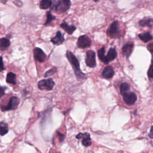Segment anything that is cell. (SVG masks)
<instances>
[{
    "label": "cell",
    "mask_w": 153,
    "mask_h": 153,
    "mask_svg": "<svg viewBox=\"0 0 153 153\" xmlns=\"http://www.w3.org/2000/svg\"><path fill=\"white\" fill-rule=\"evenodd\" d=\"M60 27L68 33L72 34L73 32L76 30V27L73 25H69L65 22H63L60 24Z\"/></svg>",
    "instance_id": "cell-14"
},
{
    "label": "cell",
    "mask_w": 153,
    "mask_h": 153,
    "mask_svg": "<svg viewBox=\"0 0 153 153\" xmlns=\"http://www.w3.org/2000/svg\"><path fill=\"white\" fill-rule=\"evenodd\" d=\"M33 56L36 60L39 62H43L46 59V54L39 48L36 47L33 50Z\"/></svg>",
    "instance_id": "cell-9"
},
{
    "label": "cell",
    "mask_w": 153,
    "mask_h": 153,
    "mask_svg": "<svg viewBox=\"0 0 153 153\" xmlns=\"http://www.w3.org/2000/svg\"><path fill=\"white\" fill-rule=\"evenodd\" d=\"M149 136H150V137H151V138H152V136H153V135H152V126H151V130H150Z\"/></svg>",
    "instance_id": "cell-30"
},
{
    "label": "cell",
    "mask_w": 153,
    "mask_h": 153,
    "mask_svg": "<svg viewBox=\"0 0 153 153\" xmlns=\"http://www.w3.org/2000/svg\"><path fill=\"white\" fill-rule=\"evenodd\" d=\"M51 0H41L39 4V7L42 10H46L51 7Z\"/></svg>",
    "instance_id": "cell-21"
},
{
    "label": "cell",
    "mask_w": 153,
    "mask_h": 153,
    "mask_svg": "<svg viewBox=\"0 0 153 153\" xmlns=\"http://www.w3.org/2000/svg\"><path fill=\"white\" fill-rule=\"evenodd\" d=\"M138 36L144 42H147L152 39V36L148 32L140 33L138 35Z\"/></svg>",
    "instance_id": "cell-17"
},
{
    "label": "cell",
    "mask_w": 153,
    "mask_h": 153,
    "mask_svg": "<svg viewBox=\"0 0 153 153\" xmlns=\"http://www.w3.org/2000/svg\"><path fill=\"white\" fill-rule=\"evenodd\" d=\"M66 57L68 59L70 63L71 64L76 77L78 79H83L85 76V75L80 70L79 62L76 57L75 56V55L72 52L68 51L66 52Z\"/></svg>",
    "instance_id": "cell-1"
},
{
    "label": "cell",
    "mask_w": 153,
    "mask_h": 153,
    "mask_svg": "<svg viewBox=\"0 0 153 153\" xmlns=\"http://www.w3.org/2000/svg\"><path fill=\"white\" fill-rule=\"evenodd\" d=\"M86 65L90 68H94L96 65L95 59V53L92 50H88L86 53Z\"/></svg>",
    "instance_id": "cell-7"
},
{
    "label": "cell",
    "mask_w": 153,
    "mask_h": 153,
    "mask_svg": "<svg viewBox=\"0 0 153 153\" xmlns=\"http://www.w3.org/2000/svg\"><path fill=\"white\" fill-rule=\"evenodd\" d=\"M102 75L103 77H104L105 78L109 79V78H111L114 76V71L111 66H108L104 68Z\"/></svg>",
    "instance_id": "cell-13"
},
{
    "label": "cell",
    "mask_w": 153,
    "mask_h": 153,
    "mask_svg": "<svg viewBox=\"0 0 153 153\" xmlns=\"http://www.w3.org/2000/svg\"><path fill=\"white\" fill-rule=\"evenodd\" d=\"M130 88V85L127 82H124L122 83L120 85V93L121 94H124L126 93H127V91L129 90Z\"/></svg>",
    "instance_id": "cell-23"
},
{
    "label": "cell",
    "mask_w": 153,
    "mask_h": 153,
    "mask_svg": "<svg viewBox=\"0 0 153 153\" xmlns=\"http://www.w3.org/2000/svg\"><path fill=\"white\" fill-rule=\"evenodd\" d=\"M4 70V66L2 57H0V72Z\"/></svg>",
    "instance_id": "cell-27"
},
{
    "label": "cell",
    "mask_w": 153,
    "mask_h": 153,
    "mask_svg": "<svg viewBox=\"0 0 153 153\" xmlns=\"http://www.w3.org/2000/svg\"><path fill=\"white\" fill-rule=\"evenodd\" d=\"M139 25L142 27L147 26V27H151L152 25V19L151 18L143 19L139 22Z\"/></svg>",
    "instance_id": "cell-18"
},
{
    "label": "cell",
    "mask_w": 153,
    "mask_h": 153,
    "mask_svg": "<svg viewBox=\"0 0 153 153\" xmlns=\"http://www.w3.org/2000/svg\"><path fill=\"white\" fill-rule=\"evenodd\" d=\"M70 6V0H54L51 5V9L53 8L58 13H65L69 8Z\"/></svg>",
    "instance_id": "cell-2"
},
{
    "label": "cell",
    "mask_w": 153,
    "mask_h": 153,
    "mask_svg": "<svg viewBox=\"0 0 153 153\" xmlns=\"http://www.w3.org/2000/svg\"><path fill=\"white\" fill-rule=\"evenodd\" d=\"M16 74L13 72H9L7 74L6 76V81L8 83L12 84H16Z\"/></svg>",
    "instance_id": "cell-20"
},
{
    "label": "cell",
    "mask_w": 153,
    "mask_h": 153,
    "mask_svg": "<svg viewBox=\"0 0 153 153\" xmlns=\"http://www.w3.org/2000/svg\"><path fill=\"white\" fill-rule=\"evenodd\" d=\"M147 48H148V50L152 53V50H153V43L151 42L150 44H149L147 46Z\"/></svg>",
    "instance_id": "cell-29"
},
{
    "label": "cell",
    "mask_w": 153,
    "mask_h": 153,
    "mask_svg": "<svg viewBox=\"0 0 153 153\" xmlns=\"http://www.w3.org/2000/svg\"><path fill=\"white\" fill-rule=\"evenodd\" d=\"M117 55V51H116L115 48H111L109 50V51L108 52V54L106 56L108 62H111V61L114 60L116 58Z\"/></svg>",
    "instance_id": "cell-15"
},
{
    "label": "cell",
    "mask_w": 153,
    "mask_h": 153,
    "mask_svg": "<svg viewBox=\"0 0 153 153\" xmlns=\"http://www.w3.org/2000/svg\"><path fill=\"white\" fill-rule=\"evenodd\" d=\"M94 2H98L99 0H93Z\"/></svg>",
    "instance_id": "cell-31"
},
{
    "label": "cell",
    "mask_w": 153,
    "mask_h": 153,
    "mask_svg": "<svg viewBox=\"0 0 153 153\" xmlns=\"http://www.w3.org/2000/svg\"><path fill=\"white\" fill-rule=\"evenodd\" d=\"M76 138L82 139V143L85 146H89L91 144L90 134L88 133H80L76 136Z\"/></svg>",
    "instance_id": "cell-10"
},
{
    "label": "cell",
    "mask_w": 153,
    "mask_h": 153,
    "mask_svg": "<svg viewBox=\"0 0 153 153\" xmlns=\"http://www.w3.org/2000/svg\"><path fill=\"white\" fill-rule=\"evenodd\" d=\"M56 72V68H54L53 69H51L50 70H48V71H47L45 74H44V77H47L48 76H50V75H53L54 73Z\"/></svg>",
    "instance_id": "cell-25"
},
{
    "label": "cell",
    "mask_w": 153,
    "mask_h": 153,
    "mask_svg": "<svg viewBox=\"0 0 153 153\" xmlns=\"http://www.w3.org/2000/svg\"><path fill=\"white\" fill-rule=\"evenodd\" d=\"M64 36L62 35L60 31H57L56 36L51 39V42L55 45H60L62 44L64 42Z\"/></svg>",
    "instance_id": "cell-12"
},
{
    "label": "cell",
    "mask_w": 153,
    "mask_h": 153,
    "mask_svg": "<svg viewBox=\"0 0 153 153\" xmlns=\"http://www.w3.org/2000/svg\"><path fill=\"white\" fill-rule=\"evenodd\" d=\"M133 44L132 43L128 42V43L126 44L122 48L123 54L125 57L128 58L131 55V54L133 51Z\"/></svg>",
    "instance_id": "cell-11"
},
{
    "label": "cell",
    "mask_w": 153,
    "mask_h": 153,
    "mask_svg": "<svg viewBox=\"0 0 153 153\" xmlns=\"http://www.w3.org/2000/svg\"><path fill=\"white\" fill-rule=\"evenodd\" d=\"M123 100L127 105H133L137 100V96L134 92H127L123 94Z\"/></svg>",
    "instance_id": "cell-8"
},
{
    "label": "cell",
    "mask_w": 153,
    "mask_h": 153,
    "mask_svg": "<svg viewBox=\"0 0 153 153\" xmlns=\"http://www.w3.org/2000/svg\"><path fill=\"white\" fill-rule=\"evenodd\" d=\"M148 76L149 78H152L153 77V74H152V65H151L150 66V68L148 71Z\"/></svg>",
    "instance_id": "cell-26"
},
{
    "label": "cell",
    "mask_w": 153,
    "mask_h": 153,
    "mask_svg": "<svg viewBox=\"0 0 153 153\" xmlns=\"http://www.w3.org/2000/svg\"><path fill=\"white\" fill-rule=\"evenodd\" d=\"M105 48L103 47L101 48H100L98 51H97V54H98V57L99 59L103 62L105 64H108L109 62H108L106 57L105 55Z\"/></svg>",
    "instance_id": "cell-19"
},
{
    "label": "cell",
    "mask_w": 153,
    "mask_h": 153,
    "mask_svg": "<svg viewBox=\"0 0 153 153\" xmlns=\"http://www.w3.org/2000/svg\"><path fill=\"white\" fill-rule=\"evenodd\" d=\"M19 103V99L18 97L16 96L11 97L8 102V103L2 108V111H10V110H13L17 108Z\"/></svg>",
    "instance_id": "cell-5"
},
{
    "label": "cell",
    "mask_w": 153,
    "mask_h": 153,
    "mask_svg": "<svg viewBox=\"0 0 153 153\" xmlns=\"http://www.w3.org/2000/svg\"><path fill=\"white\" fill-rule=\"evenodd\" d=\"M54 85V82L52 79H42L38 82V87L40 90H51Z\"/></svg>",
    "instance_id": "cell-4"
},
{
    "label": "cell",
    "mask_w": 153,
    "mask_h": 153,
    "mask_svg": "<svg viewBox=\"0 0 153 153\" xmlns=\"http://www.w3.org/2000/svg\"><path fill=\"white\" fill-rule=\"evenodd\" d=\"M46 14H47V20H46V22H45V23L44 24L45 25H48V23H50L52 20H53L55 19V17L53 16L51 14L50 11H47Z\"/></svg>",
    "instance_id": "cell-24"
},
{
    "label": "cell",
    "mask_w": 153,
    "mask_h": 153,
    "mask_svg": "<svg viewBox=\"0 0 153 153\" xmlns=\"http://www.w3.org/2000/svg\"><path fill=\"white\" fill-rule=\"evenodd\" d=\"M8 132V124L3 121L0 122V134L4 136Z\"/></svg>",
    "instance_id": "cell-22"
},
{
    "label": "cell",
    "mask_w": 153,
    "mask_h": 153,
    "mask_svg": "<svg viewBox=\"0 0 153 153\" xmlns=\"http://www.w3.org/2000/svg\"><path fill=\"white\" fill-rule=\"evenodd\" d=\"M91 45V41L87 35H81L77 41V45L79 48H85L89 47Z\"/></svg>",
    "instance_id": "cell-6"
},
{
    "label": "cell",
    "mask_w": 153,
    "mask_h": 153,
    "mask_svg": "<svg viewBox=\"0 0 153 153\" xmlns=\"http://www.w3.org/2000/svg\"><path fill=\"white\" fill-rule=\"evenodd\" d=\"M107 35L111 38H117L120 35L119 23L118 21H114L107 30Z\"/></svg>",
    "instance_id": "cell-3"
},
{
    "label": "cell",
    "mask_w": 153,
    "mask_h": 153,
    "mask_svg": "<svg viewBox=\"0 0 153 153\" xmlns=\"http://www.w3.org/2000/svg\"><path fill=\"white\" fill-rule=\"evenodd\" d=\"M5 87H0V98L5 94Z\"/></svg>",
    "instance_id": "cell-28"
},
{
    "label": "cell",
    "mask_w": 153,
    "mask_h": 153,
    "mask_svg": "<svg viewBox=\"0 0 153 153\" xmlns=\"http://www.w3.org/2000/svg\"><path fill=\"white\" fill-rule=\"evenodd\" d=\"M10 41L6 38H2L0 39V50H5L10 45Z\"/></svg>",
    "instance_id": "cell-16"
}]
</instances>
